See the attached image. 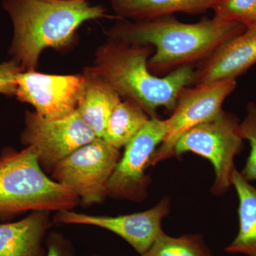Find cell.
I'll return each mask as SVG.
<instances>
[{
    "label": "cell",
    "mask_w": 256,
    "mask_h": 256,
    "mask_svg": "<svg viewBox=\"0 0 256 256\" xmlns=\"http://www.w3.org/2000/svg\"><path fill=\"white\" fill-rule=\"evenodd\" d=\"M239 133L250 146V154L240 173L249 182L256 181V104L254 102L247 106L246 116L239 124Z\"/></svg>",
    "instance_id": "ffe728a7"
},
{
    "label": "cell",
    "mask_w": 256,
    "mask_h": 256,
    "mask_svg": "<svg viewBox=\"0 0 256 256\" xmlns=\"http://www.w3.org/2000/svg\"><path fill=\"white\" fill-rule=\"evenodd\" d=\"M170 200L164 197L146 212L132 214L105 216L60 210L56 215V223L95 226L110 230L127 242L138 252H146L162 232V222L170 212Z\"/></svg>",
    "instance_id": "8fae6325"
},
{
    "label": "cell",
    "mask_w": 256,
    "mask_h": 256,
    "mask_svg": "<svg viewBox=\"0 0 256 256\" xmlns=\"http://www.w3.org/2000/svg\"><path fill=\"white\" fill-rule=\"evenodd\" d=\"M84 74L85 80L76 112L96 136L102 138L109 118L120 102L121 98L100 77L86 70Z\"/></svg>",
    "instance_id": "5bb4252c"
},
{
    "label": "cell",
    "mask_w": 256,
    "mask_h": 256,
    "mask_svg": "<svg viewBox=\"0 0 256 256\" xmlns=\"http://www.w3.org/2000/svg\"><path fill=\"white\" fill-rule=\"evenodd\" d=\"M48 227L45 212L0 224V256H46L42 246Z\"/></svg>",
    "instance_id": "4fadbf2b"
},
{
    "label": "cell",
    "mask_w": 256,
    "mask_h": 256,
    "mask_svg": "<svg viewBox=\"0 0 256 256\" xmlns=\"http://www.w3.org/2000/svg\"><path fill=\"white\" fill-rule=\"evenodd\" d=\"M256 64V24L230 38L196 70L195 84L236 80Z\"/></svg>",
    "instance_id": "7c38bea8"
},
{
    "label": "cell",
    "mask_w": 256,
    "mask_h": 256,
    "mask_svg": "<svg viewBox=\"0 0 256 256\" xmlns=\"http://www.w3.org/2000/svg\"><path fill=\"white\" fill-rule=\"evenodd\" d=\"M150 119L136 102L124 99L111 114L102 138L120 150L127 146Z\"/></svg>",
    "instance_id": "e0dca14e"
},
{
    "label": "cell",
    "mask_w": 256,
    "mask_h": 256,
    "mask_svg": "<svg viewBox=\"0 0 256 256\" xmlns=\"http://www.w3.org/2000/svg\"><path fill=\"white\" fill-rule=\"evenodd\" d=\"M22 141L36 152L40 164L54 168L74 151L97 138L76 110L64 118L46 119L26 112Z\"/></svg>",
    "instance_id": "ba28073f"
},
{
    "label": "cell",
    "mask_w": 256,
    "mask_h": 256,
    "mask_svg": "<svg viewBox=\"0 0 256 256\" xmlns=\"http://www.w3.org/2000/svg\"><path fill=\"white\" fill-rule=\"evenodd\" d=\"M166 134L165 120L151 118L124 146L108 186V195L124 200L141 201L148 196L150 178L146 174L158 146Z\"/></svg>",
    "instance_id": "9c48e42d"
},
{
    "label": "cell",
    "mask_w": 256,
    "mask_h": 256,
    "mask_svg": "<svg viewBox=\"0 0 256 256\" xmlns=\"http://www.w3.org/2000/svg\"><path fill=\"white\" fill-rule=\"evenodd\" d=\"M214 10V18L234 22L246 26L256 24V0H220Z\"/></svg>",
    "instance_id": "d6986e66"
},
{
    "label": "cell",
    "mask_w": 256,
    "mask_h": 256,
    "mask_svg": "<svg viewBox=\"0 0 256 256\" xmlns=\"http://www.w3.org/2000/svg\"><path fill=\"white\" fill-rule=\"evenodd\" d=\"M120 158V150L97 138L56 165L54 178L72 190L82 204L101 203Z\"/></svg>",
    "instance_id": "8992f818"
},
{
    "label": "cell",
    "mask_w": 256,
    "mask_h": 256,
    "mask_svg": "<svg viewBox=\"0 0 256 256\" xmlns=\"http://www.w3.org/2000/svg\"><path fill=\"white\" fill-rule=\"evenodd\" d=\"M232 185L238 198L239 229L226 252L256 256V188L242 178L236 169L232 176Z\"/></svg>",
    "instance_id": "2e32d148"
},
{
    "label": "cell",
    "mask_w": 256,
    "mask_h": 256,
    "mask_svg": "<svg viewBox=\"0 0 256 256\" xmlns=\"http://www.w3.org/2000/svg\"><path fill=\"white\" fill-rule=\"evenodd\" d=\"M116 18L149 21L174 13L200 14L214 9L220 0H109Z\"/></svg>",
    "instance_id": "9a60e30c"
},
{
    "label": "cell",
    "mask_w": 256,
    "mask_h": 256,
    "mask_svg": "<svg viewBox=\"0 0 256 256\" xmlns=\"http://www.w3.org/2000/svg\"><path fill=\"white\" fill-rule=\"evenodd\" d=\"M84 80V74L50 75L25 70L16 77L15 96L44 118H64L76 110Z\"/></svg>",
    "instance_id": "30bf717a"
},
{
    "label": "cell",
    "mask_w": 256,
    "mask_h": 256,
    "mask_svg": "<svg viewBox=\"0 0 256 256\" xmlns=\"http://www.w3.org/2000/svg\"><path fill=\"white\" fill-rule=\"evenodd\" d=\"M46 256H72V254L64 240L55 236L48 240Z\"/></svg>",
    "instance_id": "7402d4cb"
},
{
    "label": "cell",
    "mask_w": 256,
    "mask_h": 256,
    "mask_svg": "<svg viewBox=\"0 0 256 256\" xmlns=\"http://www.w3.org/2000/svg\"><path fill=\"white\" fill-rule=\"evenodd\" d=\"M78 200L72 190L45 174L31 146L0 156V217L30 210H69Z\"/></svg>",
    "instance_id": "277c9868"
},
{
    "label": "cell",
    "mask_w": 256,
    "mask_h": 256,
    "mask_svg": "<svg viewBox=\"0 0 256 256\" xmlns=\"http://www.w3.org/2000/svg\"><path fill=\"white\" fill-rule=\"evenodd\" d=\"M240 121L234 114L224 111L217 118L192 128L178 140L174 156L181 158L193 152L206 158L213 165L215 180L212 193L222 195L232 185L236 156L244 148L239 133Z\"/></svg>",
    "instance_id": "5b68a950"
},
{
    "label": "cell",
    "mask_w": 256,
    "mask_h": 256,
    "mask_svg": "<svg viewBox=\"0 0 256 256\" xmlns=\"http://www.w3.org/2000/svg\"><path fill=\"white\" fill-rule=\"evenodd\" d=\"M3 8L14 28L10 54L24 72L36 70L44 50L70 44L82 24L116 18L90 0H4Z\"/></svg>",
    "instance_id": "3957f363"
},
{
    "label": "cell",
    "mask_w": 256,
    "mask_h": 256,
    "mask_svg": "<svg viewBox=\"0 0 256 256\" xmlns=\"http://www.w3.org/2000/svg\"><path fill=\"white\" fill-rule=\"evenodd\" d=\"M141 256H213L203 236L188 234L180 237L170 236L164 232L158 236L146 252Z\"/></svg>",
    "instance_id": "ac0fdd59"
},
{
    "label": "cell",
    "mask_w": 256,
    "mask_h": 256,
    "mask_svg": "<svg viewBox=\"0 0 256 256\" xmlns=\"http://www.w3.org/2000/svg\"><path fill=\"white\" fill-rule=\"evenodd\" d=\"M246 28L242 24L214 18H204L198 22L190 24L168 15L149 21L119 20L106 34L118 41L154 47L148 68L158 76L185 66L202 63Z\"/></svg>",
    "instance_id": "6da1fadb"
},
{
    "label": "cell",
    "mask_w": 256,
    "mask_h": 256,
    "mask_svg": "<svg viewBox=\"0 0 256 256\" xmlns=\"http://www.w3.org/2000/svg\"><path fill=\"white\" fill-rule=\"evenodd\" d=\"M154 52L152 46L109 38L98 48L94 64L85 70L100 77L120 98L136 102L150 118H156L159 108L174 111L182 90L195 84L196 70L185 66L164 77L156 76L148 68Z\"/></svg>",
    "instance_id": "7a4b0ae2"
},
{
    "label": "cell",
    "mask_w": 256,
    "mask_h": 256,
    "mask_svg": "<svg viewBox=\"0 0 256 256\" xmlns=\"http://www.w3.org/2000/svg\"><path fill=\"white\" fill-rule=\"evenodd\" d=\"M236 85V80L232 79L198 84L184 88L171 116L165 119L166 136L154 153L151 165L154 166L174 156L175 144L185 132L223 114L224 101L235 90Z\"/></svg>",
    "instance_id": "52a82bcc"
},
{
    "label": "cell",
    "mask_w": 256,
    "mask_h": 256,
    "mask_svg": "<svg viewBox=\"0 0 256 256\" xmlns=\"http://www.w3.org/2000/svg\"><path fill=\"white\" fill-rule=\"evenodd\" d=\"M22 72L24 70L14 60L0 64V94L15 95L16 77Z\"/></svg>",
    "instance_id": "44dd1931"
}]
</instances>
